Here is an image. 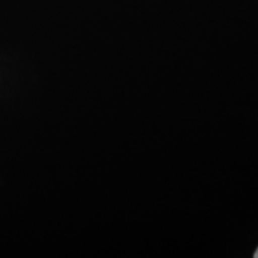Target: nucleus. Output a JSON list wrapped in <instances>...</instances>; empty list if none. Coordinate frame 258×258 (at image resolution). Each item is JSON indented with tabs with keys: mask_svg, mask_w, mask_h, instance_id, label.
I'll return each mask as SVG.
<instances>
[{
	"mask_svg": "<svg viewBox=\"0 0 258 258\" xmlns=\"http://www.w3.org/2000/svg\"><path fill=\"white\" fill-rule=\"evenodd\" d=\"M253 257H254V258H258V249L256 250V252H254V254H253Z\"/></svg>",
	"mask_w": 258,
	"mask_h": 258,
	"instance_id": "nucleus-1",
	"label": "nucleus"
}]
</instances>
